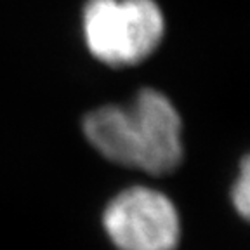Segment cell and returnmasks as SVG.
Masks as SVG:
<instances>
[{
	"label": "cell",
	"instance_id": "6da1fadb",
	"mask_svg": "<svg viewBox=\"0 0 250 250\" xmlns=\"http://www.w3.org/2000/svg\"><path fill=\"white\" fill-rule=\"evenodd\" d=\"M82 130L103 158L149 176H167L184 158L183 118L162 90L146 87L129 104H103L85 115Z\"/></svg>",
	"mask_w": 250,
	"mask_h": 250
},
{
	"label": "cell",
	"instance_id": "7a4b0ae2",
	"mask_svg": "<svg viewBox=\"0 0 250 250\" xmlns=\"http://www.w3.org/2000/svg\"><path fill=\"white\" fill-rule=\"evenodd\" d=\"M82 31L94 59L111 68L136 66L164 42L165 16L156 0H87Z\"/></svg>",
	"mask_w": 250,
	"mask_h": 250
},
{
	"label": "cell",
	"instance_id": "3957f363",
	"mask_svg": "<svg viewBox=\"0 0 250 250\" xmlns=\"http://www.w3.org/2000/svg\"><path fill=\"white\" fill-rule=\"evenodd\" d=\"M101 223L117 250H177L183 236L176 203L145 184L125 188L109 198Z\"/></svg>",
	"mask_w": 250,
	"mask_h": 250
},
{
	"label": "cell",
	"instance_id": "277c9868",
	"mask_svg": "<svg viewBox=\"0 0 250 250\" xmlns=\"http://www.w3.org/2000/svg\"><path fill=\"white\" fill-rule=\"evenodd\" d=\"M231 205L236 210V214L242 215L243 219L249 217L250 212V165L249 158L243 156L240 162L238 174L234 176L233 184L229 189Z\"/></svg>",
	"mask_w": 250,
	"mask_h": 250
}]
</instances>
